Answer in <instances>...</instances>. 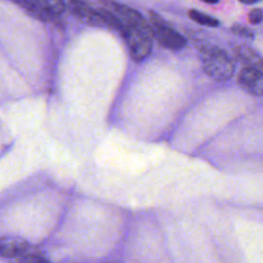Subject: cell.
Segmentation results:
<instances>
[{
  "mask_svg": "<svg viewBox=\"0 0 263 263\" xmlns=\"http://www.w3.org/2000/svg\"><path fill=\"white\" fill-rule=\"evenodd\" d=\"M199 54L204 72L218 81L228 80L234 72V63L227 52L212 44L199 47Z\"/></svg>",
  "mask_w": 263,
  "mask_h": 263,
  "instance_id": "cell-1",
  "label": "cell"
},
{
  "mask_svg": "<svg viewBox=\"0 0 263 263\" xmlns=\"http://www.w3.org/2000/svg\"><path fill=\"white\" fill-rule=\"evenodd\" d=\"M148 24L151 38L156 39L161 46L172 50H179L186 45L187 40L185 37L176 31L157 13L153 11L149 12Z\"/></svg>",
  "mask_w": 263,
  "mask_h": 263,
  "instance_id": "cell-2",
  "label": "cell"
},
{
  "mask_svg": "<svg viewBox=\"0 0 263 263\" xmlns=\"http://www.w3.org/2000/svg\"><path fill=\"white\" fill-rule=\"evenodd\" d=\"M120 34L124 38L129 54L135 62H142L149 57L152 50V38L149 26L146 28L123 26Z\"/></svg>",
  "mask_w": 263,
  "mask_h": 263,
  "instance_id": "cell-3",
  "label": "cell"
},
{
  "mask_svg": "<svg viewBox=\"0 0 263 263\" xmlns=\"http://www.w3.org/2000/svg\"><path fill=\"white\" fill-rule=\"evenodd\" d=\"M27 13L42 22H52L66 9V3L60 0H24L16 1Z\"/></svg>",
  "mask_w": 263,
  "mask_h": 263,
  "instance_id": "cell-4",
  "label": "cell"
},
{
  "mask_svg": "<svg viewBox=\"0 0 263 263\" xmlns=\"http://www.w3.org/2000/svg\"><path fill=\"white\" fill-rule=\"evenodd\" d=\"M237 83L245 91L253 96H262L263 77L261 71L245 67L238 74Z\"/></svg>",
  "mask_w": 263,
  "mask_h": 263,
  "instance_id": "cell-5",
  "label": "cell"
},
{
  "mask_svg": "<svg viewBox=\"0 0 263 263\" xmlns=\"http://www.w3.org/2000/svg\"><path fill=\"white\" fill-rule=\"evenodd\" d=\"M28 243L21 239L1 237L0 238V257L15 258L21 257L28 250Z\"/></svg>",
  "mask_w": 263,
  "mask_h": 263,
  "instance_id": "cell-6",
  "label": "cell"
},
{
  "mask_svg": "<svg viewBox=\"0 0 263 263\" xmlns=\"http://www.w3.org/2000/svg\"><path fill=\"white\" fill-rule=\"evenodd\" d=\"M234 54L237 60L246 67L254 68L262 72V60L260 54L246 45H239L234 48Z\"/></svg>",
  "mask_w": 263,
  "mask_h": 263,
  "instance_id": "cell-7",
  "label": "cell"
},
{
  "mask_svg": "<svg viewBox=\"0 0 263 263\" xmlns=\"http://www.w3.org/2000/svg\"><path fill=\"white\" fill-rule=\"evenodd\" d=\"M189 17L194 21L195 23H198L200 25L206 26V27H218L219 26V21L215 18L214 16H211L209 14H205L199 10L196 9H191L188 12Z\"/></svg>",
  "mask_w": 263,
  "mask_h": 263,
  "instance_id": "cell-8",
  "label": "cell"
},
{
  "mask_svg": "<svg viewBox=\"0 0 263 263\" xmlns=\"http://www.w3.org/2000/svg\"><path fill=\"white\" fill-rule=\"evenodd\" d=\"M17 263H51L47 259L39 256L35 253H25L22 255L17 261Z\"/></svg>",
  "mask_w": 263,
  "mask_h": 263,
  "instance_id": "cell-9",
  "label": "cell"
},
{
  "mask_svg": "<svg viewBox=\"0 0 263 263\" xmlns=\"http://www.w3.org/2000/svg\"><path fill=\"white\" fill-rule=\"evenodd\" d=\"M262 18H263V11H262V8L260 7L253 8L249 13V22L252 25L260 24L262 22Z\"/></svg>",
  "mask_w": 263,
  "mask_h": 263,
  "instance_id": "cell-10",
  "label": "cell"
},
{
  "mask_svg": "<svg viewBox=\"0 0 263 263\" xmlns=\"http://www.w3.org/2000/svg\"><path fill=\"white\" fill-rule=\"evenodd\" d=\"M231 31L234 34L239 35V36L245 37V38H253V36H254L253 31L251 29H249L248 27L240 26V25H234L233 27H231Z\"/></svg>",
  "mask_w": 263,
  "mask_h": 263,
  "instance_id": "cell-11",
  "label": "cell"
},
{
  "mask_svg": "<svg viewBox=\"0 0 263 263\" xmlns=\"http://www.w3.org/2000/svg\"><path fill=\"white\" fill-rule=\"evenodd\" d=\"M240 2L242 4H254L256 2H258V0H252V1H248V0H240Z\"/></svg>",
  "mask_w": 263,
  "mask_h": 263,
  "instance_id": "cell-12",
  "label": "cell"
},
{
  "mask_svg": "<svg viewBox=\"0 0 263 263\" xmlns=\"http://www.w3.org/2000/svg\"><path fill=\"white\" fill-rule=\"evenodd\" d=\"M218 1H204V3L206 4H216Z\"/></svg>",
  "mask_w": 263,
  "mask_h": 263,
  "instance_id": "cell-13",
  "label": "cell"
}]
</instances>
